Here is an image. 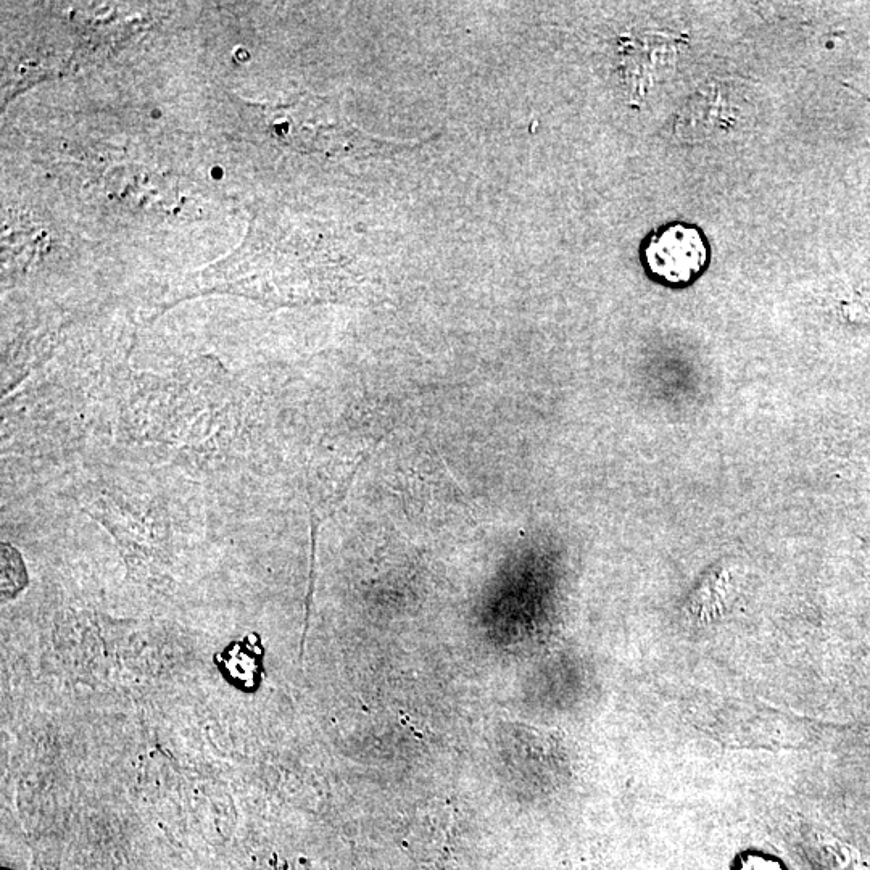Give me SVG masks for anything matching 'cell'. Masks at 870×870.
Masks as SVG:
<instances>
[{
    "label": "cell",
    "mask_w": 870,
    "mask_h": 870,
    "mask_svg": "<svg viewBox=\"0 0 870 870\" xmlns=\"http://www.w3.org/2000/svg\"><path fill=\"white\" fill-rule=\"evenodd\" d=\"M709 258L711 252L703 231L682 221L651 231L642 244L645 270L664 286H690L705 273Z\"/></svg>",
    "instance_id": "cell-1"
},
{
    "label": "cell",
    "mask_w": 870,
    "mask_h": 870,
    "mask_svg": "<svg viewBox=\"0 0 870 870\" xmlns=\"http://www.w3.org/2000/svg\"><path fill=\"white\" fill-rule=\"evenodd\" d=\"M226 656L228 658H224V674H228L229 679L234 680L237 685L249 684L252 687L260 674V663L255 655L245 650L242 645H236L229 648Z\"/></svg>",
    "instance_id": "cell-2"
},
{
    "label": "cell",
    "mask_w": 870,
    "mask_h": 870,
    "mask_svg": "<svg viewBox=\"0 0 870 870\" xmlns=\"http://www.w3.org/2000/svg\"><path fill=\"white\" fill-rule=\"evenodd\" d=\"M26 572L18 555L10 547H4L2 555V590L5 597H13L25 585Z\"/></svg>",
    "instance_id": "cell-3"
},
{
    "label": "cell",
    "mask_w": 870,
    "mask_h": 870,
    "mask_svg": "<svg viewBox=\"0 0 870 870\" xmlns=\"http://www.w3.org/2000/svg\"><path fill=\"white\" fill-rule=\"evenodd\" d=\"M737 870H785L782 862L764 854H743L738 861Z\"/></svg>",
    "instance_id": "cell-4"
}]
</instances>
